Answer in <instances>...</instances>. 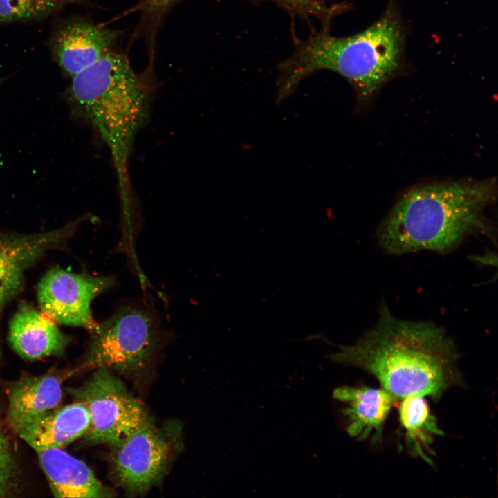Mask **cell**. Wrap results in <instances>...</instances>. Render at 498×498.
<instances>
[{
	"label": "cell",
	"instance_id": "cell-21",
	"mask_svg": "<svg viewBox=\"0 0 498 498\" xmlns=\"http://www.w3.org/2000/svg\"><path fill=\"white\" fill-rule=\"evenodd\" d=\"M5 80L6 78L4 77H0V84H1L5 81Z\"/></svg>",
	"mask_w": 498,
	"mask_h": 498
},
{
	"label": "cell",
	"instance_id": "cell-10",
	"mask_svg": "<svg viewBox=\"0 0 498 498\" xmlns=\"http://www.w3.org/2000/svg\"><path fill=\"white\" fill-rule=\"evenodd\" d=\"M120 33L81 18H69L53 28L49 46L54 61L73 77L113 51Z\"/></svg>",
	"mask_w": 498,
	"mask_h": 498
},
{
	"label": "cell",
	"instance_id": "cell-22",
	"mask_svg": "<svg viewBox=\"0 0 498 498\" xmlns=\"http://www.w3.org/2000/svg\"><path fill=\"white\" fill-rule=\"evenodd\" d=\"M0 357H1V349H0Z\"/></svg>",
	"mask_w": 498,
	"mask_h": 498
},
{
	"label": "cell",
	"instance_id": "cell-9",
	"mask_svg": "<svg viewBox=\"0 0 498 498\" xmlns=\"http://www.w3.org/2000/svg\"><path fill=\"white\" fill-rule=\"evenodd\" d=\"M86 217L46 232H0V313L22 290L26 272L48 252L66 243Z\"/></svg>",
	"mask_w": 498,
	"mask_h": 498
},
{
	"label": "cell",
	"instance_id": "cell-15",
	"mask_svg": "<svg viewBox=\"0 0 498 498\" xmlns=\"http://www.w3.org/2000/svg\"><path fill=\"white\" fill-rule=\"evenodd\" d=\"M62 394V381L54 374L22 375L8 391L10 427L15 431L29 420L59 407Z\"/></svg>",
	"mask_w": 498,
	"mask_h": 498
},
{
	"label": "cell",
	"instance_id": "cell-1",
	"mask_svg": "<svg viewBox=\"0 0 498 498\" xmlns=\"http://www.w3.org/2000/svg\"><path fill=\"white\" fill-rule=\"evenodd\" d=\"M330 358L369 372L397 400L412 396L438 399L462 382L459 353L443 329L431 322L399 320L385 305L374 327Z\"/></svg>",
	"mask_w": 498,
	"mask_h": 498
},
{
	"label": "cell",
	"instance_id": "cell-19",
	"mask_svg": "<svg viewBox=\"0 0 498 498\" xmlns=\"http://www.w3.org/2000/svg\"><path fill=\"white\" fill-rule=\"evenodd\" d=\"M0 477L17 490L18 476L17 463L10 443L0 426Z\"/></svg>",
	"mask_w": 498,
	"mask_h": 498
},
{
	"label": "cell",
	"instance_id": "cell-8",
	"mask_svg": "<svg viewBox=\"0 0 498 498\" xmlns=\"http://www.w3.org/2000/svg\"><path fill=\"white\" fill-rule=\"evenodd\" d=\"M112 447L116 477L132 495L142 494L160 481L172 455L169 442L151 420Z\"/></svg>",
	"mask_w": 498,
	"mask_h": 498
},
{
	"label": "cell",
	"instance_id": "cell-2",
	"mask_svg": "<svg viewBox=\"0 0 498 498\" xmlns=\"http://www.w3.org/2000/svg\"><path fill=\"white\" fill-rule=\"evenodd\" d=\"M405 32L398 11L390 5L382 17L363 31L349 37L315 31L299 43L280 66L277 100L291 95L313 73H337L351 84L358 100L370 99L400 70Z\"/></svg>",
	"mask_w": 498,
	"mask_h": 498
},
{
	"label": "cell",
	"instance_id": "cell-17",
	"mask_svg": "<svg viewBox=\"0 0 498 498\" xmlns=\"http://www.w3.org/2000/svg\"><path fill=\"white\" fill-rule=\"evenodd\" d=\"M83 0H0V25L39 21Z\"/></svg>",
	"mask_w": 498,
	"mask_h": 498
},
{
	"label": "cell",
	"instance_id": "cell-5",
	"mask_svg": "<svg viewBox=\"0 0 498 498\" xmlns=\"http://www.w3.org/2000/svg\"><path fill=\"white\" fill-rule=\"evenodd\" d=\"M85 365L120 371L142 369L153 355L160 336L154 313L144 306L120 307L90 331Z\"/></svg>",
	"mask_w": 498,
	"mask_h": 498
},
{
	"label": "cell",
	"instance_id": "cell-6",
	"mask_svg": "<svg viewBox=\"0 0 498 498\" xmlns=\"http://www.w3.org/2000/svg\"><path fill=\"white\" fill-rule=\"evenodd\" d=\"M96 369L89 380L69 388L68 392L89 410L91 425L85 435L86 441L113 446L150 418L109 369Z\"/></svg>",
	"mask_w": 498,
	"mask_h": 498
},
{
	"label": "cell",
	"instance_id": "cell-14",
	"mask_svg": "<svg viewBox=\"0 0 498 498\" xmlns=\"http://www.w3.org/2000/svg\"><path fill=\"white\" fill-rule=\"evenodd\" d=\"M36 452L54 497L83 498L113 495L84 462L62 448L42 449Z\"/></svg>",
	"mask_w": 498,
	"mask_h": 498
},
{
	"label": "cell",
	"instance_id": "cell-12",
	"mask_svg": "<svg viewBox=\"0 0 498 498\" xmlns=\"http://www.w3.org/2000/svg\"><path fill=\"white\" fill-rule=\"evenodd\" d=\"M335 399L346 405V431L357 441L381 443L385 421L397 399L383 388L343 386L333 391Z\"/></svg>",
	"mask_w": 498,
	"mask_h": 498
},
{
	"label": "cell",
	"instance_id": "cell-11",
	"mask_svg": "<svg viewBox=\"0 0 498 498\" xmlns=\"http://www.w3.org/2000/svg\"><path fill=\"white\" fill-rule=\"evenodd\" d=\"M8 340L16 353L32 360L62 356L72 341L56 323L26 302L19 304L12 316Z\"/></svg>",
	"mask_w": 498,
	"mask_h": 498
},
{
	"label": "cell",
	"instance_id": "cell-3",
	"mask_svg": "<svg viewBox=\"0 0 498 498\" xmlns=\"http://www.w3.org/2000/svg\"><path fill=\"white\" fill-rule=\"evenodd\" d=\"M492 181L427 185L406 193L381 223L379 243L387 252L446 253L485 228L483 211L495 199Z\"/></svg>",
	"mask_w": 498,
	"mask_h": 498
},
{
	"label": "cell",
	"instance_id": "cell-18",
	"mask_svg": "<svg viewBox=\"0 0 498 498\" xmlns=\"http://www.w3.org/2000/svg\"><path fill=\"white\" fill-rule=\"evenodd\" d=\"M180 0H142L137 9L147 15L160 14ZM282 6L292 15L308 17L313 15L317 8V0H273Z\"/></svg>",
	"mask_w": 498,
	"mask_h": 498
},
{
	"label": "cell",
	"instance_id": "cell-7",
	"mask_svg": "<svg viewBox=\"0 0 498 498\" xmlns=\"http://www.w3.org/2000/svg\"><path fill=\"white\" fill-rule=\"evenodd\" d=\"M116 284L114 276H93L53 267L37 285L39 310L57 325L81 327L90 332L98 324L91 308L93 300Z\"/></svg>",
	"mask_w": 498,
	"mask_h": 498
},
{
	"label": "cell",
	"instance_id": "cell-13",
	"mask_svg": "<svg viewBox=\"0 0 498 498\" xmlns=\"http://www.w3.org/2000/svg\"><path fill=\"white\" fill-rule=\"evenodd\" d=\"M91 420L82 402L57 407L23 423L14 432L35 451L62 448L86 435Z\"/></svg>",
	"mask_w": 498,
	"mask_h": 498
},
{
	"label": "cell",
	"instance_id": "cell-16",
	"mask_svg": "<svg viewBox=\"0 0 498 498\" xmlns=\"http://www.w3.org/2000/svg\"><path fill=\"white\" fill-rule=\"evenodd\" d=\"M399 420L405 432V443L408 453L432 463L431 445L434 437L443 435L439 427L424 396H412L400 399Z\"/></svg>",
	"mask_w": 498,
	"mask_h": 498
},
{
	"label": "cell",
	"instance_id": "cell-4",
	"mask_svg": "<svg viewBox=\"0 0 498 498\" xmlns=\"http://www.w3.org/2000/svg\"><path fill=\"white\" fill-rule=\"evenodd\" d=\"M71 78L68 98L108 146L124 188L135 137L148 117L147 89L127 57L114 50Z\"/></svg>",
	"mask_w": 498,
	"mask_h": 498
},
{
	"label": "cell",
	"instance_id": "cell-20",
	"mask_svg": "<svg viewBox=\"0 0 498 498\" xmlns=\"http://www.w3.org/2000/svg\"><path fill=\"white\" fill-rule=\"evenodd\" d=\"M14 492L16 491L0 477V497L10 496Z\"/></svg>",
	"mask_w": 498,
	"mask_h": 498
}]
</instances>
